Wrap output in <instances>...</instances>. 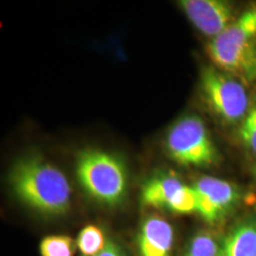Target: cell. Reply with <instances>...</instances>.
<instances>
[{
	"mask_svg": "<svg viewBox=\"0 0 256 256\" xmlns=\"http://www.w3.org/2000/svg\"><path fill=\"white\" fill-rule=\"evenodd\" d=\"M12 189L20 202L46 216L66 214L72 203V187L66 174L41 156H30L14 166Z\"/></svg>",
	"mask_w": 256,
	"mask_h": 256,
	"instance_id": "6da1fadb",
	"label": "cell"
},
{
	"mask_svg": "<svg viewBox=\"0 0 256 256\" xmlns=\"http://www.w3.org/2000/svg\"><path fill=\"white\" fill-rule=\"evenodd\" d=\"M207 52L218 68L246 86L256 84V5L212 38Z\"/></svg>",
	"mask_w": 256,
	"mask_h": 256,
	"instance_id": "7a4b0ae2",
	"label": "cell"
},
{
	"mask_svg": "<svg viewBox=\"0 0 256 256\" xmlns=\"http://www.w3.org/2000/svg\"><path fill=\"white\" fill-rule=\"evenodd\" d=\"M76 174L84 192L95 202L113 207L126 198L128 171L116 156L95 149L82 151L77 160Z\"/></svg>",
	"mask_w": 256,
	"mask_h": 256,
	"instance_id": "3957f363",
	"label": "cell"
},
{
	"mask_svg": "<svg viewBox=\"0 0 256 256\" xmlns=\"http://www.w3.org/2000/svg\"><path fill=\"white\" fill-rule=\"evenodd\" d=\"M202 96L210 111L227 124L243 122L250 111L245 84L216 66H205L200 76Z\"/></svg>",
	"mask_w": 256,
	"mask_h": 256,
	"instance_id": "277c9868",
	"label": "cell"
},
{
	"mask_svg": "<svg viewBox=\"0 0 256 256\" xmlns=\"http://www.w3.org/2000/svg\"><path fill=\"white\" fill-rule=\"evenodd\" d=\"M166 148L178 164L192 167H210L218 158L204 122L198 116L180 120L166 138Z\"/></svg>",
	"mask_w": 256,
	"mask_h": 256,
	"instance_id": "5b68a950",
	"label": "cell"
},
{
	"mask_svg": "<svg viewBox=\"0 0 256 256\" xmlns=\"http://www.w3.org/2000/svg\"><path fill=\"white\" fill-rule=\"evenodd\" d=\"M142 202L147 207L165 209L174 214L196 212V198L192 186H187L176 176L162 174L147 182L142 189Z\"/></svg>",
	"mask_w": 256,
	"mask_h": 256,
	"instance_id": "8992f818",
	"label": "cell"
},
{
	"mask_svg": "<svg viewBox=\"0 0 256 256\" xmlns=\"http://www.w3.org/2000/svg\"><path fill=\"white\" fill-rule=\"evenodd\" d=\"M192 187L196 198V212L212 224L227 218L240 202L238 188L220 178L202 176Z\"/></svg>",
	"mask_w": 256,
	"mask_h": 256,
	"instance_id": "52a82bcc",
	"label": "cell"
},
{
	"mask_svg": "<svg viewBox=\"0 0 256 256\" xmlns=\"http://www.w3.org/2000/svg\"><path fill=\"white\" fill-rule=\"evenodd\" d=\"M180 5L202 34L218 36L236 20L234 6L224 0H182Z\"/></svg>",
	"mask_w": 256,
	"mask_h": 256,
	"instance_id": "ba28073f",
	"label": "cell"
},
{
	"mask_svg": "<svg viewBox=\"0 0 256 256\" xmlns=\"http://www.w3.org/2000/svg\"><path fill=\"white\" fill-rule=\"evenodd\" d=\"M174 234L171 224L164 218L152 214L142 222L138 236L140 256H171Z\"/></svg>",
	"mask_w": 256,
	"mask_h": 256,
	"instance_id": "9c48e42d",
	"label": "cell"
},
{
	"mask_svg": "<svg viewBox=\"0 0 256 256\" xmlns=\"http://www.w3.org/2000/svg\"><path fill=\"white\" fill-rule=\"evenodd\" d=\"M221 256H256V218L239 221L224 238Z\"/></svg>",
	"mask_w": 256,
	"mask_h": 256,
	"instance_id": "30bf717a",
	"label": "cell"
},
{
	"mask_svg": "<svg viewBox=\"0 0 256 256\" xmlns=\"http://www.w3.org/2000/svg\"><path fill=\"white\" fill-rule=\"evenodd\" d=\"M108 241L99 227L90 225L81 230L76 244L82 256H96L106 248Z\"/></svg>",
	"mask_w": 256,
	"mask_h": 256,
	"instance_id": "8fae6325",
	"label": "cell"
},
{
	"mask_svg": "<svg viewBox=\"0 0 256 256\" xmlns=\"http://www.w3.org/2000/svg\"><path fill=\"white\" fill-rule=\"evenodd\" d=\"M77 244L66 236H52L44 238L40 245L42 256H74Z\"/></svg>",
	"mask_w": 256,
	"mask_h": 256,
	"instance_id": "7c38bea8",
	"label": "cell"
},
{
	"mask_svg": "<svg viewBox=\"0 0 256 256\" xmlns=\"http://www.w3.org/2000/svg\"><path fill=\"white\" fill-rule=\"evenodd\" d=\"M185 256H221V245L210 234L200 232L192 238Z\"/></svg>",
	"mask_w": 256,
	"mask_h": 256,
	"instance_id": "4fadbf2b",
	"label": "cell"
},
{
	"mask_svg": "<svg viewBox=\"0 0 256 256\" xmlns=\"http://www.w3.org/2000/svg\"><path fill=\"white\" fill-rule=\"evenodd\" d=\"M241 140L248 150L256 156V104L248 111L240 130Z\"/></svg>",
	"mask_w": 256,
	"mask_h": 256,
	"instance_id": "5bb4252c",
	"label": "cell"
},
{
	"mask_svg": "<svg viewBox=\"0 0 256 256\" xmlns=\"http://www.w3.org/2000/svg\"><path fill=\"white\" fill-rule=\"evenodd\" d=\"M96 256H126L122 252V250H120V248L115 244L114 242L108 240V244L106 248L102 250L99 254Z\"/></svg>",
	"mask_w": 256,
	"mask_h": 256,
	"instance_id": "9a60e30c",
	"label": "cell"
},
{
	"mask_svg": "<svg viewBox=\"0 0 256 256\" xmlns=\"http://www.w3.org/2000/svg\"><path fill=\"white\" fill-rule=\"evenodd\" d=\"M252 173L254 174V178H256V164L254 165V169H252Z\"/></svg>",
	"mask_w": 256,
	"mask_h": 256,
	"instance_id": "2e32d148",
	"label": "cell"
}]
</instances>
